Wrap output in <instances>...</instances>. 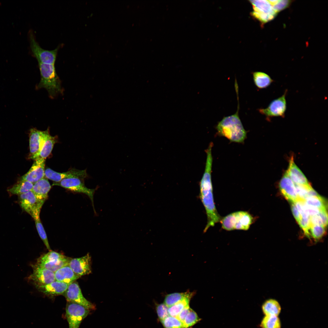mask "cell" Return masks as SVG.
Returning <instances> with one entry per match:
<instances>
[{
    "label": "cell",
    "instance_id": "obj_1",
    "mask_svg": "<svg viewBox=\"0 0 328 328\" xmlns=\"http://www.w3.org/2000/svg\"><path fill=\"white\" fill-rule=\"evenodd\" d=\"M207 158L205 170L200 183L199 197L205 210L207 217V224L203 230L206 232L211 227L220 222L222 217L218 213L215 206L213 194L211 179L213 163L212 150H206Z\"/></svg>",
    "mask_w": 328,
    "mask_h": 328
},
{
    "label": "cell",
    "instance_id": "obj_2",
    "mask_svg": "<svg viewBox=\"0 0 328 328\" xmlns=\"http://www.w3.org/2000/svg\"><path fill=\"white\" fill-rule=\"evenodd\" d=\"M236 112L234 114L225 117L216 126L217 133L230 141L238 143H243L247 136L245 130L238 114L239 104Z\"/></svg>",
    "mask_w": 328,
    "mask_h": 328
},
{
    "label": "cell",
    "instance_id": "obj_3",
    "mask_svg": "<svg viewBox=\"0 0 328 328\" xmlns=\"http://www.w3.org/2000/svg\"><path fill=\"white\" fill-rule=\"evenodd\" d=\"M41 80L38 89L43 88L52 98L62 92L61 81L56 72L54 64L38 63Z\"/></svg>",
    "mask_w": 328,
    "mask_h": 328
},
{
    "label": "cell",
    "instance_id": "obj_4",
    "mask_svg": "<svg viewBox=\"0 0 328 328\" xmlns=\"http://www.w3.org/2000/svg\"><path fill=\"white\" fill-rule=\"evenodd\" d=\"M255 220V217L248 212L240 211L222 217L220 222L222 228L227 231L234 230L247 231Z\"/></svg>",
    "mask_w": 328,
    "mask_h": 328
},
{
    "label": "cell",
    "instance_id": "obj_5",
    "mask_svg": "<svg viewBox=\"0 0 328 328\" xmlns=\"http://www.w3.org/2000/svg\"><path fill=\"white\" fill-rule=\"evenodd\" d=\"M28 35L32 53L38 63L54 64L59 48L52 50L44 49L36 41L32 31H29Z\"/></svg>",
    "mask_w": 328,
    "mask_h": 328
},
{
    "label": "cell",
    "instance_id": "obj_6",
    "mask_svg": "<svg viewBox=\"0 0 328 328\" xmlns=\"http://www.w3.org/2000/svg\"><path fill=\"white\" fill-rule=\"evenodd\" d=\"M70 259L61 253L51 251L39 257L36 264L54 273L68 265Z\"/></svg>",
    "mask_w": 328,
    "mask_h": 328
},
{
    "label": "cell",
    "instance_id": "obj_7",
    "mask_svg": "<svg viewBox=\"0 0 328 328\" xmlns=\"http://www.w3.org/2000/svg\"><path fill=\"white\" fill-rule=\"evenodd\" d=\"M84 179L73 177L65 179L58 183L53 182V186H58L75 192L81 193L86 195L90 199L92 203L95 214H97L94 203V196L98 187L91 189L86 187L84 183Z\"/></svg>",
    "mask_w": 328,
    "mask_h": 328
},
{
    "label": "cell",
    "instance_id": "obj_8",
    "mask_svg": "<svg viewBox=\"0 0 328 328\" xmlns=\"http://www.w3.org/2000/svg\"><path fill=\"white\" fill-rule=\"evenodd\" d=\"M90 310L79 304L70 302L67 303L66 317L69 328H79L82 321L89 313Z\"/></svg>",
    "mask_w": 328,
    "mask_h": 328
},
{
    "label": "cell",
    "instance_id": "obj_9",
    "mask_svg": "<svg viewBox=\"0 0 328 328\" xmlns=\"http://www.w3.org/2000/svg\"><path fill=\"white\" fill-rule=\"evenodd\" d=\"M19 200L21 207L34 219L39 218L44 202L38 199L32 191L19 195Z\"/></svg>",
    "mask_w": 328,
    "mask_h": 328
},
{
    "label": "cell",
    "instance_id": "obj_10",
    "mask_svg": "<svg viewBox=\"0 0 328 328\" xmlns=\"http://www.w3.org/2000/svg\"><path fill=\"white\" fill-rule=\"evenodd\" d=\"M253 9L251 15L263 23L274 19L277 14L268 0L250 1Z\"/></svg>",
    "mask_w": 328,
    "mask_h": 328
},
{
    "label": "cell",
    "instance_id": "obj_11",
    "mask_svg": "<svg viewBox=\"0 0 328 328\" xmlns=\"http://www.w3.org/2000/svg\"><path fill=\"white\" fill-rule=\"evenodd\" d=\"M68 302L80 305L89 310H94L95 306L83 296L81 289L76 282L69 285L66 290L63 294Z\"/></svg>",
    "mask_w": 328,
    "mask_h": 328
},
{
    "label": "cell",
    "instance_id": "obj_12",
    "mask_svg": "<svg viewBox=\"0 0 328 328\" xmlns=\"http://www.w3.org/2000/svg\"><path fill=\"white\" fill-rule=\"evenodd\" d=\"M287 91L286 90L282 96L273 100L267 108L259 109V112L267 118L277 117L284 118L287 108L286 96Z\"/></svg>",
    "mask_w": 328,
    "mask_h": 328
},
{
    "label": "cell",
    "instance_id": "obj_13",
    "mask_svg": "<svg viewBox=\"0 0 328 328\" xmlns=\"http://www.w3.org/2000/svg\"><path fill=\"white\" fill-rule=\"evenodd\" d=\"M32 266L33 272L29 278L35 286L46 285L55 280L54 272L36 263Z\"/></svg>",
    "mask_w": 328,
    "mask_h": 328
},
{
    "label": "cell",
    "instance_id": "obj_14",
    "mask_svg": "<svg viewBox=\"0 0 328 328\" xmlns=\"http://www.w3.org/2000/svg\"><path fill=\"white\" fill-rule=\"evenodd\" d=\"M68 265L80 278L91 272V258L89 253L80 258L70 259Z\"/></svg>",
    "mask_w": 328,
    "mask_h": 328
},
{
    "label": "cell",
    "instance_id": "obj_15",
    "mask_svg": "<svg viewBox=\"0 0 328 328\" xmlns=\"http://www.w3.org/2000/svg\"><path fill=\"white\" fill-rule=\"evenodd\" d=\"M87 176L86 170H80L72 169L66 172L59 173L48 168L45 171V176L48 179L52 180L55 183L60 182L65 179L73 177L84 179Z\"/></svg>",
    "mask_w": 328,
    "mask_h": 328
},
{
    "label": "cell",
    "instance_id": "obj_16",
    "mask_svg": "<svg viewBox=\"0 0 328 328\" xmlns=\"http://www.w3.org/2000/svg\"><path fill=\"white\" fill-rule=\"evenodd\" d=\"M46 159L39 158L34 160L29 171L22 176L20 180H25L33 184L45 177Z\"/></svg>",
    "mask_w": 328,
    "mask_h": 328
},
{
    "label": "cell",
    "instance_id": "obj_17",
    "mask_svg": "<svg viewBox=\"0 0 328 328\" xmlns=\"http://www.w3.org/2000/svg\"><path fill=\"white\" fill-rule=\"evenodd\" d=\"M29 134V158L34 160L43 143L45 131L31 128L30 130Z\"/></svg>",
    "mask_w": 328,
    "mask_h": 328
},
{
    "label": "cell",
    "instance_id": "obj_18",
    "mask_svg": "<svg viewBox=\"0 0 328 328\" xmlns=\"http://www.w3.org/2000/svg\"><path fill=\"white\" fill-rule=\"evenodd\" d=\"M279 188L284 196L291 203L298 200L295 184L286 172L280 182Z\"/></svg>",
    "mask_w": 328,
    "mask_h": 328
},
{
    "label": "cell",
    "instance_id": "obj_19",
    "mask_svg": "<svg viewBox=\"0 0 328 328\" xmlns=\"http://www.w3.org/2000/svg\"><path fill=\"white\" fill-rule=\"evenodd\" d=\"M68 285H69L66 283L55 280L46 285L36 287L39 291L43 294L52 297L63 294Z\"/></svg>",
    "mask_w": 328,
    "mask_h": 328
},
{
    "label": "cell",
    "instance_id": "obj_20",
    "mask_svg": "<svg viewBox=\"0 0 328 328\" xmlns=\"http://www.w3.org/2000/svg\"><path fill=\"white\" fill-rule=\"evenodd\" d=\"M286 173L295 184L309 185L306 176L295 163L292 157L290 160Z\"/></svg>",
    "mask_w": 328,
    "mask_h": 328
},
{
    "label": "cell",
    "instance_id": "obj_21",
    "mask_svg": "<svg viewBox=\"0 0 328 328\" xmlns=\"http://www.w3.org/2000/svg\"><path fill=\"white\" fill-rule=\"evenodd\" d=\"M51 188L48 179L45 176L33 184L32 191L38 199L45 202Z\"/></svg>",
    "mask_w": 328,
    "mask_h": 328
},
{
    "label": "cell",
    "instance_id": "obj_22",
    "mask_svg": "<svg viewBox=\"0 0 328 328\" xmlns=\"http://www.w3.org/2000/svg\"><path fill=\"white\" fill-rule=\"evenodd\" d=\"M54 276L56 281L69 285L80 278L75 273L68 265L57 270L54 272Z\"/></svg>",
    "mask_w": 328,
    "mask_h": 328
},
{
    "label": "cell",
    "instance_id": "obj_23",
    "mask_svg": "<svg viewBox=\"0 0 328 328\" xmlns=\"http://www.w3.org/2000/svg\"><path fill=\"white\" fill-rule=\"evenodd\" d=\"M56 141V137L53 136L50 134L48 129L45 131L44 140L42 147L34 160L39 158L46 159L50 154L54 145Z\"/></svg>",
    "mask_w": 328,
    "mask_h": 328
},
{
    "label": "cell",
    "instance_id": "obj_24",
    "mask_svg": "<svg viewBox=\"0 0 328 328\" xmlns=\"http://www.w3.org/2000/svg\"><path fill=\"white\" fill-rule=\"evenodd\" d=\"M253 77L255 85L260 89L267 88L274 82L268 74L262 72H253Z\"/></svg>",
    "mask_w": 328,
    "mask_h": 328
},
{
    "label": "cell",
    "instance_id": "obj_25",
    "mask_svg": "<svg viewBox=\"0 0 328 328\" xmlns=\"http://www.w3.org/2000/svg\"><path fill=\"white\" fill-rule=\"evenodd\" d=\"M265 316H277L280 314L281 308L279 302L276 300L270 299L266 300L262 306Z\"/></svg>",
    "mask_w": 328,
    "mask_h": 328
},
{
    "label": "cell",
    "instance_id": "obj_26",
    "mask_svg": "<svg viewBox=\"0 0 328 328\" xmlns=\"http://www.w3.org/2000/svg\"><path fill=\"white\" fill-rule=\"evenodd\" d=\"M194 292L187 291L184 292H175L166 295L164 303L169 307L176 303L189 297H192Z\"/></svg>",
    "mask_w": 328,
    "mask_h": 328
},
{
    "label": "cell",
    "instance_id": "obj_27",
    "mask_svg": "<svg viewBox=\"0 0 328 328\" xmlns=\"http://www.w3.org/2000/svg\"><path fill=\"white\" fill-rule=\"evenodd\" d=\"M33 186V184L30 182L19 180L8 191L12 194L19 195L32 191Z\"/></svg>",
    "mask_w": 328,
    "mask_h": 328
},
{
    "label": "cell",
    "instance_id": "obj_28",
    "mask_svg": "<svg viewBox=\"0 0 328 328\" xmlns=\"http://www.w3.org/2000/svg\"><path fill=\"white\" fill-rule=\"evenodd\" d=\"M304 202L307 205L321 210H326L327 209V204L326 200L319 195L307 197Z\"/></svg>",
    "mask_w": 328,
    "mask_h": 328
},
{
    "label": "cell",
    "instance_id": "obj_29",
    "mask_svg": "<svg viewBox=\"0 0 328 328\" xmlns=\"http://www.w3.org/2000/svg\"><path fill=\"white\" fill-rule=\"evenodd\" d=\"M191 298L192 297L186 298L169 307L168 312L169 316L176 317L183 309L189 306Z\"/></svg>",
    "mask_w": 328,
    "mask_h": 328
},
{
    "label": "cell",
    "instance_id": "obj_30",
    "mask_svg": "<svg viewBox=\"0 0 328 328\" xmlns=\"http://www.w3.org/2000/svg\"><path fill=\"white\" fill-rule=\"evenodd\" d=\"M261 328H281L280 320L277 316H265L260 324Z\"/></svg>",
    "mask_w": 328,
    "mask_h": 328
},
{
    "label": "cell",
    "instance_id": "obj_31",
    "mask_svg": "<svg viewBox=\"0 0 328 328\" xmlns=\"http://www.w3.org/2000/svg\"><path fill=\"white\" fill-rule=\"evenodd\" d=\"M310 220L311 226L318 225L326 227L328 224V215L326 210H321L318 214L310 217Z\"/></svg>",
    "mask_w": 328,
    "mask_h": 328
},
{
    "label": "cell",
    "instance_id": "obj_32",
    "mask_svg": "<svg viewBox=\"0 0 328 328\" xmlns=\"http://www.w3.org/2000/svg\"><path fill=\"white\" fill-rule=\"evenodd\" d=\"M161 322L164 328H184L183 323L176 317L169 316Z\"/></svg>",
    "mask_w": 328,
    "mask_h": 328
},
{
    "label": "cell",
    "instance_id": "obj_33",
    "mask_svg": "<svg viewBox=\"0 0 328 328\" xmlns=\"http://www.w3.org/2000/svg\"><path fill=\"white\" fill-rule=\"evenodd\" d=\"M200 320L196 313L190 308L183 322L184 328H189L197 323Z\"/></svg>",
    "mask_w": 328,
    "mask_h": 328
},
{
    "label": "cell",
    "instance_id": "obj_34",
    "mask_svg": "<svg viewBox=\"0 0 328 328\" xmlns=\"http://www.w3.org/2000/svg\"><path fill=\"white\" fill-rule=\"evenodd\" d=\"M36 227L40 238L49 251H51L50 247L46 233L41 222L40 217L34 220Z\"/></svg>",
    "mask_w": 328,
    "mask_h": 328
},
{
    "label": "cell",
    "instance_id": "obj_35",
    "mask_svg": "<svg viewBox=\"0 0 328 328\" xmlns=\"http://www.w3.org/2000/svg\"><path fill=\"white\" fill-rule=\"evenodd\" d=\"M326 233L325 227L313 225L311 226L309 229V233L314 239L317 240L322 238Z\"/></svg>",
    "mask_w": 328,
    "mask_h": 328
},
{
    "label": "cell",
    "instance_id": "obj_36",
    "mask_svg": "<svg viewBox=\"0 0 328 328\" xmlns=\"http://www.w3.org/2000/svg\"><path fill=\"white\" fill-rule=\"evenodd\" d=\"M298 200L304 201L307 197L308 192L312 188L310 185H296Z\"/></svg>",
    "mask_w": 328,
    "mask_h": 328
},
{
    "label": "cell",
    "instance_id": "obj_37",
    "mask_svg": "<svg viewBox=\"0 0 328 328\" xmlns=\"http://www.w3.org/2000/svg\"><path fill=\"white\" fill-rule=\"evenodd\" d=\"M304 233L308 237H310L309 229L311 227L310 217L308 215L302 216L298 222Z\"/></svg>",
    "mask_w": 328,
    "mask_h": 328
},
{
    "label": "cell",
    "instance_id": "obj_38",
    "mask_svg": "<svg viewBox=\"0 0 328 328\" xmlns=\"http://www.w3.org/2000/svg\"><path fill=\"white\" fill-rule=\"evenodd\" d=\"M168 307L164 303L157 305L156 311L161 321L170 316L168 312Z\"/></svg>",
    "mask_w": 328,
    "mask_h": 328
},
{
    "label": "cell",
    "instance_id": "obj_39",
    "mask_svg": "<svg viewBox=\"0 0 328 328\" xmlns=\"http://www.w3.org/2000/svg\"><path fill=\"white\" fill-rule=\"evenodd\" d=\"M290 2L289 0H278L277 3L273 6V8L278 13L287 7L290 3Z\"/></svg>",
    "mask_w": 328,
    "mask_h": 328
},
{
    "label": "cell",
    "instance_id": "obj_40",
    "mask_svg": "<svg viewBox=\"0 0 328 328\" xmlns=\"http://www.w3.org/2000/svg\"><path fill=\"white\" fill-rule=\"evenodd\" d=\"M304 206L306 213L308 214L310 217L318 214L321 211L316 208L307 205L304 203Z\"/></svg>",
    "mask_w": 328,
    "mask_h": 328
},
{
    "label": "cell",
    "instance_id": "obj_41",
    "mask_svg": "<svg viewBox=\"0 0 328 328\" xmlns=\"http://www.w3.org/2000/svg\"><path fill=\"white\" fill-rule=\"evenodd\" d=\"M291 210L294 217L298 223L301 217L294 203H292Z\"/></svg>",
    "mask_w": 328,
    "mask_h": 328
},
{
    "label": "cell",
    "instance_id": "obj_42",
    "mask_svg": "<svg viewBox=\"0 0 328 328\" xmlns=\"http://www.w3.org/2000/svg\"><path fill=\"white\" fill-rule=\"evenodd\" d=\"M190 308L189 306L183 309L176 317L179 321L183 323L186 315L189 312Z\"/></svg>",
    "mask_w": 328,
    "mask_h": 328
}]
</instances>
